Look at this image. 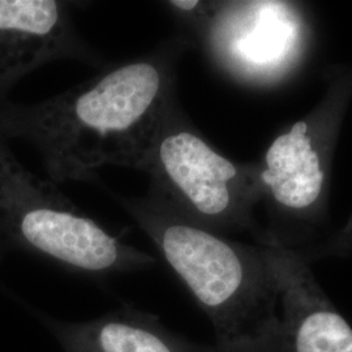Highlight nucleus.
Returning a JSON list of instances; mask_svg holds the SVG:
<instances>
[{
	"label": "nucleus",
	"instance_id": "obj_2",
	"mask_svg": "<svg viewBox=\"0 0 352 352\" xmlns=\"http://www.w3.org/2000/svg\"><path fill=\"white\" fill-rule=\"evenodd\" d=\"M208 316L217 352H274L279 289L263 245L228 239L148 196L116 197Z\"/></svg>",
	"mask_w": 352,
	"mask_h": 352
},
{
	"label": "nucleus",
	"instance_id": "obj_7",
	"mask_svg": "<svg viewBox=\"0 0 352 352\" xmlns=\"http://www.w3.org/2000/svg\"><path fill=\"white\" fill-rule=\"evenodd\" d=\"M72 7L60 0H0V103L8 101L19 81L45 64L60 59L102 63L80 37Z\"/></svg>",
	"mask_w": 352,
	"mask_h": 352
},
{
	"label": "nucleus",
	"instance_id": "obj_6",
	"mask_svg": "<svg viewBox=\"0 0 352 352\" xmlns=\"http://www.w3.org/2000/svg\"><path fill=\"white\" fill-rule=\"evenodd\" d=\"M344 89L278 135L258 164L264 196L291 215L309 218L321 209Z\"/></svg>",
	"mask_w": 352,
	"mask_h": 352
},
{
	"label": "nucleus",
	"instance_id": "obj_8",
	"mask_svg": "<svg viewBox=\"0 0 352 352\" xmlns=\"http://www.w3.org/2000/svg\"><path fill=\"white\" fill-rule=\"evenodd\" d=\"M258 243L279 289L280 327L274 352H352V327L330 302L300 253L274 235Z\"/></svg>",
	"mask_w": 352,
	"mask_h": 352
},
{
	"label": "nucleus",
	"instance_id": "obj_5",
	"mask_svg": "<svg viewBox=\"0 0 352 352\" xmlns=\"http://www.w3.org/2000/svg\"><path fill=\"white\" fill-rule=\"evenodd\" d=\"M226 74L245 84H270L300 60L308 26L289 1H166Z\"/></svg>",
	"mask_w": 352,
	"mask_h": 352
},
{
	"label": "nucleus",
	"instance_id": "obj_1",
	"mask_svg": "<svg viewBox=\"0 0 352 352\" xmlns=\"http://www.w3.org/2000/svg\"><path fill=\"white\" fill-rule=\"evenodd\" d=\"M183 36L110 65L75 88L34 104L0 103V140L37 149L54 183L97 180L106 166L145 173L167 118L179 106Z\"/></svg>",
	"mask_w": 352,
	"mask_h": 352
},
{
	"label": "nucleus",
	"instance_id": "obj_4",
	"mask_svg": "<svg viewBox=\"0 0 352 352\" xmlns=\"http://www.w3.org/2000/svg\"><path fill=\"white\" fill-rule=\"evenodd\" d=\"M145 174L148 197L193 225L222 234L254 230L264 197L258 164L227 158L193 128L177 106L157 139Z\"/></svg>",
	"mask_w": 352,
	"mask_h": 352
},
{
	"label": "nucleus",
	"instance_id": "obj_3",
	"mask_svg": "<svg viewBox=\"0 0 352 352\" xmlns=\"http://www.w3.org/2000/svg\"><path fill=\"white\" fill-rule=\"evenodd\" d=\"M0 245L36 253L69 270L110 276L151 267L129 245L82 212L56 183L25 168L0 140Z\"/></svg>",
	"mask_w": 352,
	"mask_h": 352
},
{
	"label": "nucleus",
	"instance_id": "obj_9",
	"mask_svg": "<svg viewBox=\"0 0 352 352\" xmlns=\"http://www.w3.org/2000/svg\"><path fill=\"white\" fill-rule=\"evenodd\" d=\"M51 329L65 352H217L176 336L158 317L133 307L84 322L52 321Z\"/></svg>",
	"mask_w": 352,
	"mask_h": 352
}]
</instances>
